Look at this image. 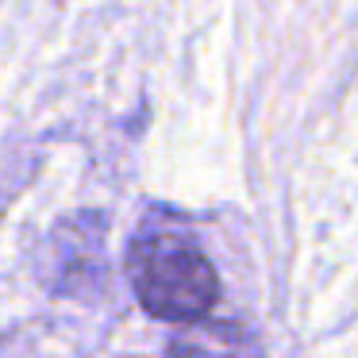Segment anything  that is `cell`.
Segmentation results:
<instances>
[{
	"instance_id": "1",
	"label": "cell",
	"mask_w": 358,
	"mask_h": 358,
	"mask_svg": "<svg viewBox=\"0 0 358 358\" xmlns=\"http://www.w3.org/2000/svg\"><path fill=\"white\" fill-rule=\"evenodd\" d=\"M127 281L131 293L155 320L196 324L220 301V281L212 262L196 243L178 231L139 235L127 250Z\"/></svg>"
},
{
	"instance_id": "2",
	"label": "cell",
	"mask_w": 358,
	"mask_h": 358,
	"mask_svg": "<svg viewBox=\"0 0 358 358\" xmlns=\"http://www.w3.org/2000/svg\"><path fill=\"white\" fill-rule=\"evenodd\" d=\"M166 358H262V350L247 327L204 316L173 335Z\"/></svg>"
}]
</instances>
